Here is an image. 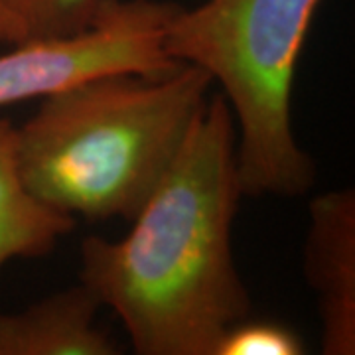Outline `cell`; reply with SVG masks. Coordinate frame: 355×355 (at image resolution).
<instances>
[{"label":"cell","instance_id":"cell-3","mask_svg":"<svg viewBox=\"0 0 355 355\" xmlns=\"http://www.w3.org/2000/svg\"><path fill=\"white\" fill-rule=\"evenodd\" d=\"M322 0H205L178 8L166 53L219 83L235 123L243 196L294 198L316 166L292 130V85Z\"/></svg>","mask_w":355,"mask_h":355},{"label":"cell","instance_id":"cell-6","mask_svg":"<svg viewBox=\"0 0 355 355\" xmlns=\"http://www.w3.org/2000/svg\"><path fill=\"white\" fill-rule=\"evenodd\" d=\"M99 300L83 282L20 312L0 314V355H116L119 343L95 324Z\"/></svg>","mask_w":355,"mask_h":355},{"label":"cell","instance_id":"cell-8","mask_svg":"<svg viewBox=\"0 0 355 355\" xmlns=\"http://www.w3.org/2000/svg\"><path fill=\"white\" fill-rule=\"evenodd\" d=\"M103 0H0V42L65 36L83 30Z\"/></svg>","mask_w":355,"mask_h":355},{"label":"cell","instance_id":"cell-5","mask_svg":"<svg viewBox=\"0 0 355 355\" xmlns=\"http://www.w3.org/2000/svg\"><path fill=\"white\" fill-rule=\"evenodd\" d=\"M304 277L316 292L322 354H355V191H324L310 202Z\"/></svg>","mask_w":355,"mask_h":355},{"label":"cell","instance_id":"cell-7","mask_svg":"<svg viewBox=\"0 0 355 355\" xmlns=\"http://www.w3.org/2000/svg\"><path fill=\"white\" fill-rule=\"evenodd\" d=\"M76 219L42 203L28 190L16 154V127L0 119V266L53 251Z\"/></svg>","mask_w":355,"mask_h":355},{"label":"cell","instance_id":"cell-9","mask_svg":"<svg viewBox=\"0 0 355 355\" xmlns=\"http://www.w3.org/2000/svg\"><path fill=\"white\" fill-rule=\"evenodd\" d=\"M306 343L296 331L277 322L249 320L233 324L217 342L214 355H302Z\"/></svg>","mask_w":355,"mask_h":355},{"label":"cell","instance_id":"cell-1","mask_svg":"<svg viewBox=\"0 0 355 355\" xmlns=\"http://www.w3.org/2000/svg\"><path fill=\"white\" fill-rule=\"evenodd\" d=\"M235 123L209 97L123 239L81 243L79 282L111 308L140 355H214L251 314L231 231L243 198Z\"/></svg>","mask_w":355,"mask_h":355},{"label":"cell","instance_id":"cell-2","mask_svg":"<svg viewBox=\"0 0 355 355\" xmlns=\"http://www.w3.org/2000/svg\"><path fill=\"white\" fill-rule=\"evenodd\" d=\"M211 77L182 64L170 73H107L42 99L16 127L28 190L65 216L132 221L160 184L207 103Z\"/></svg>","mask_w":355,"mask_h":355},{"label":"cell","instance_id":"cell-4","mask_svg":"<svg viewBox=\"0 0 355 355\" xmlns=\"http://www.w3.org/2000/svg\"><path fill=\"white\" fill-rule=\"evenodd\" d=\"M176 4L103 0L83 30L26 40L0 55V107L46 99L107 73L162 76L182 64L164 50Z\"/></svg>","mask_w":355,"mask_h":355}]
</instances>
